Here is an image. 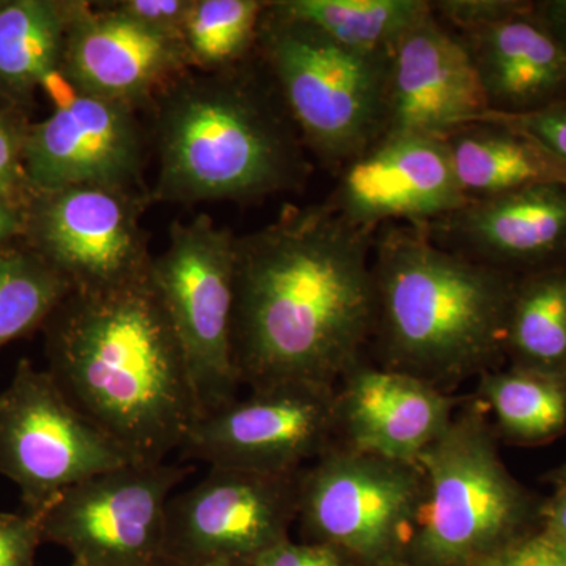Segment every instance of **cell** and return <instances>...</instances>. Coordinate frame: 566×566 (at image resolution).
I'll use <instances>...</instances> for the list:
<instances>
[{"mask_svg": "<svg viewBox=\"0 0 566 566\" xmlns=\"http://www.w3.org/2000/svg\"><path fill=\"white\" fill-rule=\"evenodd\" d=\"M374 234L326 202L234 241L233 360L251 390L337 387L375 326Z\"/></svg>", "mask_w": 566, "mask_h": 566, "instance_id": "cell-1", "label": "cell"}, {"mask_svg": "<svg viewBox=\"0 0 566 566\" xmlns=\"http://www.w3.org/2000/svg\"><path fill=\"white\" fill-rule=\"evenodd\" d=\"M43 331L46 370L132 463H166L181 449L202 409L150 273L103 292L71 290Z\"/></svg>", "mask_w": 566, "mask_h": 566, "instance_id": "cell-2", "label": "cell"}, {"mask_svg": "<svg viewBox=\"0 0 566 566\" xmlns=\"http://www.w3.org/2000/svg\"><path fill=\"white\" fill-rule=\"evenodd\" d=\"M158 170L151 203H249L297 191L311 175L303 137L259 54L175 80L150 106Z\"/></svg>", "mask_w": 566, "mask_h": 566, "instance_id": "cell-3", "label": "cell"}, {"mask_svg": "<svg viewBox=\"0 0 566 566\" xmlns=\"http://www.w3.org/2000/svg\"><path fill=\"white\" fill-rule=\"evenodd\" d=\"M375 363L444 392L501 368L517 277L436 243L419 226L374 237Z\"/></svg>", "mask_w": 566, "mask_h": 566, "instance_id": "cell-4", "label": "cell"}, {"mask_svg": "<svg viewBox=\"0 0 566 566\" xmlns=\"http://www.w3.org/2000/svg\"><path fill=\"white\" fill-rule=\"evenodd\" d=\"M417 463L428 499L412 549L416 566H472L539 527L542 501L506 468L479 398H465Z\"/></svg>", "mask_w": 566, "mask_h": 566, "instance_id": "cell-5", "label": "cell"}, {"mask_svg": "<svg viewBox=\"0 0 566 566\" xmlns=\"http://www.w3.org/2000/svg\"><path fill=\"white\" fill-rule=\"evenodd\" d=\"M256 54L305 148L340 172L387 132L392 55L348 50L266 3Z\"/></svg>", "mask_w": 566, "mask_h": 566, "instance_id": "cell-6", "label": "cell"}, {"mask_svg": "<svg viewBox=\"0 0 566 566\" xmlns=\"http://www.w3.org/2000/svg\"><path fill=\"white\" fill-rule=\"evenodd\" d=\"M422 465L334 444L300 474L296 523L365 566L411 562L427 509Z\"/></svg>", "mask_w": 566, "mask_h": 566, "instance_id": "cell-7", "label": "cell"}, {"mask_svg": "<svg viewBox=\"0 0 566 566\" xmlns=\"http://www.w3.org/2000/svg\"><path fill=\"white\" fill-rule=\"evenodd\" d=\"M234 241L211 216L174 222L150 277L180 340L202 416L238 398L233 360Z\"/></svg>", "mask_w": 566, "mask_h": 566, "instance_id": "cell-8", "label": "cell"}, {"mask_svg": "<svg viewBox=\"0 0 566 566\" xmlns=\"http://www.w3.org/2000/svg\"><path fill=\"white\" fill-rule=\"evenodd\" d=\"M128 463L50 371L29 359L18 363L0 392V476L18 488L24 512L40 515L70 488Z\"/></svg>", "mask_w": 566, "mask_h": 566, "instance_id": "cell-9", "label": "cell"}, {"mask_svg": "<svg viewBox=\"0 0 566 566\" xmlns=\"http://www.w3.org/2000/svg\"><path fill=\"white\" fill-rule=\"evenodd\" d=\"M191 464L128 463L59 495L40 513L43 543L82 566H169L167 506Z\"/></svg>", "mask_w": 566, "mask_h": 566, "instance_id": "cell-10", "label": "cell"}, {"mask_svg": "<svg viewBox=\"0 0 566 566\" xmlns=\"http://www.w3.org/2000/svg\"><path fill=\"white\" fill-rule=\"evenodd\" d=\"M150 193L106 186L33 192L24 207L25 245L76 292H103L150 273L142 216Z\"/></svg>", "mask_w": 566, "mask_h": 566, "instance_id": "cell-11", "label": "cell"}, {"mask_svg": "<svg viewBox=\"0 0 566 566\" xmlns=\"http://www.w3.org/2000/svg\"><path fill=\"white\" fill-rule=\"evenodd\" d=\"M335 387L292 382L251 390L193 423L181 457L210 468L297 475L337 444Z\"/></svg>", "mask_w": 566, "mask_h": 566, "instance_id": "cell-12", "label": "cell"}, {"mask_svg": "<svg viewBox=\"0 0 566 566\" xmlns=\"http://www.w3.org/2000/svg\"><path fill=\"white\" fill-rule=\"evenodd\" d=\"M300 474L210 468L199 483L170 499L167 564L251 566L263 551L290 538Z\"/></svg>", "mask_w": 566, "mask_h": 566, "instance_id": "cell-13", "label": "cell"}, {"mask_svg": "<svg viewBox=\"0 0 566 566\" xmlns=\"http://www.w3.org/2000/svg\"><path fill=\"white\" fill-rule=\"evenodd\" d=\"M125 104L74 95L28 126L24 169L33 192L106 186L150 193L145 161L150 132Z\"/></svg>", "mask_w": 566, "mask_h": 566, "instance_id": "cell-14", "label": "cell"}, {"mask_svg": "<svg viewBox=\"0 0 566 566\" xmlns=\"http://www.w3.org/2000/svg\"><path fill=\"white\" fill-rule=\"evenodd\" d=\"M338 174L326 203L371 233L386 223L428 227L468 203L444 137L386 134Z\"/></svg>", "mask_w": 566, "mask_h": 566, "instance_id": "cell-15", "label": "cell"}, {"mask_svg": "<svg viewBox=\"0 0 566 566\" xmlns=\"http://www.w3.org/2000/svg\"><path fill=\"white\" fill-rule=\"evenodd\" d=\"M70 0L61 74L74 95L148 111L156 96L192 70L181 36L151 31L102 3Z\"/></svg>", "mask_w": 566, "mask_h": 566, "instance_id": "cell-16", "label": "cell"}, {"mask_svg": "<svg viewBox=\"0 0 566 566\" xmlns=\"http://www.w3.org/2000/svg\"><path fill=\"white\" fill-rule=\"evenodd\" d=\"M488 112L464 41L431 11L394 51L386 134L446 137Z\"/></svg>", "mask_w": 566, "mask_h": 566, "instance_id": "cell-17", "label": "cell"}, {"mask_svg": "<svg viewBox=\"0 0 566 566\" xmlns=\"http://www.w3.org/2000/svg\"><path fill=\"white\" fill-rule=\"evenodd\" d=\"M335 392L340 444L408 463L441 438L465 400L365 356Z\"/></svg>", "mask_w": 566, "mask_h": 566, "instance_id": "cell-18", "label": "cell"}, {"mask_svg": "<svg viewBox=\"0 0 566 566\" xmlns=\"http://www.w3.org/2000/svg\"><path fill=\"white\" fill-rule=\"evenodd\" d=\"M436 243L516 277L566 264V182L471 200L423 227Z\"/></svg>", "mask_w": 566, "mask_h": 566, "instance_id": "cell-19", "label": "cell"}, {"mask_svg": "<svg viewBox=\"0 0 566 566\" xmlns=\"http://www.w3.org/2000/svg\"><path fill=\"white\" fill-rule=\"evenodd\" d=\"M458 36L493 114L516 117L566 102V50L536 2L510 0L494 20Z\"/></svg>", "mask_w": 566, "mask_h": 566, "instance_id": "cell-20", "label": "cell"}, {"mask_svg": "<svg viewBox=\"0 0 566 566\" xmlns=\"http://www.w3.org/2000/svg\"><path fill=\"white\" fill-rule=\"evenodd\" d=\"M468 202L547 182H566V164L512 126L482 120L444 137Z\"/></svg>", "mask_w": 566, "mask_h": 566, "instance_id": "cell-21", "label": "cell"}, {"mask_svg": "<svg viewBox=\"0 0 566 566\" xmlns=\"http://www.w3.org/2000/svg\"><path fill=\"white\" fill-rule=\"evenodd\" d=\"M70 0H9L0 10V98L24 104L61 70Z\"/></svg>", "mask_w": 566, "mask_h": 566, "instance_id": "cell-22", "label": "cell"}, {"mask_svg": "<svg viewBox=\"0 0 566 566\" xmlns=\"http://www.w3.org/2000/svg\"><path fill=\"white\" fill-rule=\"evenodd\" d=\"M505 359L512 367L566 378V264L517 277Z\"/></svg>", "mask_w": 566, "mask_h": 566, "instance_id": "cell-23", "label": "cell"}, {"mask_svg": "<svg viewBox=\"0 0 566 566\" xmlns=\"http://www.w3.org/2000/svg\"><path fill=\"white\" fill-rule=\"evenodd\" d=\"M475 398L493 412L499 439L535 447L566 434V378L497 368L476 379Z\"/></svg>", "mask_w": 566, "mask_h": 566, "instance_id": "cell-24", "label": "cell"}, {"mask_svg": "<svg viewBox=\"0 0 566 566\" xmlns=\"http://www.w3.org/2000/svg\"><path fill=\"white\" fill-rule=\"evenodd\" d=\"M271 7L371 55H394L406 33L433 11L427 0H275Z\"/></svg>", "mask_w": 566, "mask_h": 566, "instance_id": "cell-25", "label": "cell"}, {"mask_svg": "<svg viewBox=\"0 0 566 566\" xmlns=\"http://www.w3.org/2000/svg\"><path fill=\"white\" fill-rule=\"evenodd\" d=\"M262 0H193L181 40L192 70L222 71L255 54Z\"/></svg>", "mask_w": 566, "mask_h": 566, "instance_id": "cell-26", "label": "cell"}, {"mask_svg": "<svg viewBox=\"0 0 566 566\" xmlns=\"http://www.w3.org/2000/svg\"><path fill=\"white\" fill-rule=\"evenodd\" d=\"M70 292V283L28 245H0V348L43 327Z\"/></svg>", "mask_w": 566, "mask_h": 566, "instance_id": "cell-27", "label": "cell"}, {"mask_svg": "<svg viewBox=\"0 0 566 566\" xmlns=\"http://www.w3.org/2000/svg\"><path fill=\"white\" fill-rule=\"evenodd\" d=\"M28 126L9 109H0V197L25 207L32 197L24 169Z\"/></svg>", "mask_w": 566, "mask_h": 566, "instance_id": "cell-28", "label": "cell"}, {"mask_svg": "<svg viewBox=\"0 0 566 566\" xmlns=\"http://www.w3.org/2000/svg\"><path fill=\"white\" fill-rule=\"evenodd\" d=\"M472 566H566V542L538 527Z\"/></svg>", "mask_w": 566, "mask_h": 566, "instance_id": "cell-29", "label": "cell"}, {"mask_svg": "<svg viewBox=\"0 0 566 566\" xmlns=\"http://www.w3.org/2000/svg\"><path fill=\"white\" fill-rule=\"evenodd\" d=\"M41 543L39 515L0 512V566H36Z\"/></svg>", "mask_w": 566, "mask_h": 566, "instance_id": "cell-30", "label": "cell"}, {"mask_svg": "<svg viewBox=\"0 0 566 566\" xmlns=\"http://www.w3.org/2000/svg\"><path fill=\"white\" fill-rule=\"evenodd\" d=\"M482 120L504 123L527 134L539 145L566 164V102L528 115H499L488 112ZM480 120V122H482Z\"/></svg>", "mask_w": 566, "mask_h": 566, "instance_id": "cell-31", "label": "cell"}, {"mask_svg": "<svg viewBox=\"0 0 566 566\" xmlns=\"http://www.w3.org/2000/svg\"><path fill=\"white\" fill-rule=\"evenodd\" d=\"M193 0H118L104 2L115 13L151 31L181 36Z\"/></svg>", "mask_w": 566, "mask_h": 566, "instance_id": "cell-32", "label": "cell"}, {"mask_svg": "<svg viewBox=\"0 0 566 566\" xmlns=\"http://www.w3.org/2000/svg\"><path fill=\"white\" fill-rule=\"evenodd\" d=\"M353 560L342 551L323 543H293L283 539L263 551L251 566H352Z\"/></svg>", "mask_w": 566, "mask_h": 566, "instance_id": "cell-33", "label": "cell"}, {"mask_svg": "<svg viewBox=\"0 0 566 566\" xmlns=\"http://www.w3.org/2000/svg\"><path fill=\"white\" fill-rule=\"evenodd\" d=\"M539 527L566 542V486H554V493L543 499Z\"/></svg>", "mask_w": 566, "mask_h": 566, "instance_id": "cell-34", "label": "cell"}, {"mask_svg": "<svg viewBox=\"0 0 566 566\" xmlns=\"http://www.w3.org/2000/svg\"><path fill=\"white\" fill-rule=\"evenodd\" d=\"M24 234V207L0 197V245Z\"/></svg>", "mask_w": 566, "mask_h": 566, "instance_id": "cell-35", "label": "cell"}, {"mask_svg": "<svg viewBox=\"0 0 566 566\" xmlns=\"http://www.w3.org/2000/svg\"><path fill=\"white\" fill-rule=\"evenodd\" d=\"M536 9L566 50V0L536 2Z\"/></svg>", "mask_w": 566, "mask_h": 566, "instance_id": "cell-36", "label": "cell"}, {"mask_svg": "<svg viewBox=\"0 0 566 566\" xmlns=\"http://www.w3.org/2000/svg\"><path fill=\"white\" fill-rule=\"evenodd\" d=\"M545 480L553 486H566V461L553 471L547 472Z\"/></svg>", "mask_w": 566, "mask_h": 566, "instance_id": "cell-37", "label": "cell"}, {"mask_svg": "<svg viewBox=\"0 0 566 566\" xmlns=\"http://www.w3.org/2000/svg\"><path fill=\"white\" fill-rule=\"evenodd\" d=\"M7 2H9V0H0V10H2L3 7L7 6Z\"/></svg>", "mask_w": 566, "mask_h": 566, "instance_id": "cell-38", "label": "cell"}, {"mask_svg": "<svg viewBox=\"0 0 566 566\" xmlns=\"http://www.w3.org/2000/svg\"><path fill=\"white\" fill-rule=\"evenodd\" d=\"M71 566H82V565L76 564V562H73V564H71Z\"/></svg>", "mask_w": 566, "mask_h": 566, "instance_id": "cell-39", "label": "cell"}, {"mask_svg": "<svg viewBox=\"0 0 566 566\" xmlns=\"http://www.w3.org/2000/svg\"><path fill=\"white\" fill-rule=\"evenodd\" d=\"M352 566H356V562H353Z\"/></svg>", "mask_w": 566, "mask_h": 566, "instance_id": "cell-40", "label": "cell"}, {"mask_svg": "<svg viewBox=\"0 0 566 566\" xmlns=\"http://www.w3.org/2000/svg\"><path fill=\"white\" fill-rule=\"evenodd\" d=\"M218 566H233V565H218Z\"/></svg>", "mask_w": 566, "mask_h": 566, "instance_id": "cell-41", "label": "cell"}]
</instances>
